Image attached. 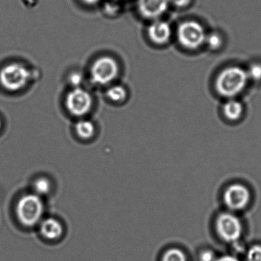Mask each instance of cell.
Segmentation results:
<instances>
[{
	"label": "cell",
	"mask_w": 261,
	"mask_h": 261,
	"mask_svg": "<svg viewBox=\"0 0 261 261\" xmlns=\"http://www.w3.org/2000/svg\"><path fill=\"white\" fill-rule=\"evenodd\" d=\"M250 82L247 70L239 66L226 67L215 79V87L221 97L235 98L247 88Z\"/></svg>",
	"instance_id": "1"
},
{
	"label": "cell",
	"mask_w": 261,
	"mask_h": 261,
	"mask_svg": "<svg viewBox=\"0 0 261 261\" xmlns=\"http://www.w3.org/2000/svg\"><path fill=\"white\" fill-rule=\"evenodd\" d=\"M16 216L25 227H31L40 222L44 214V204L40 196L29 194L21 197L16 207Z\"/></svg>",
	"instance_id": "2"
},
{
	"label": "cell",
	"mask_w": 261,
	"mask_h": 261,
	"mask_svg": "<svg viewBox=\"0 0 261 261\" xmlns=\"http://www.w3.org/2000/svg\"><path fill=\"white\" fill-rule=\"evenodd\" d=\"M207 32L198 21L186 20L179 24L176 31L178 43L186 49L197 50L205 43Z\"/></svg>",
	"instance_id": "3"
},
{
	"label": "cell",
	"mask_w": 261,
	"mask_h": 261,
	"mask_svg": "<svg viewBox=\"0 0 261 261\" xmlns=\"http://www.w3.org/2000/svg\"><path fill=\"white\" fill-rule=\"evenodd\" d=\"M30 77V70L22 64H9L0 71V83L10 91L22 89L28 84Z\"/></svg>",
	"instance_id": "4"
},
{
	"label": "cell",
	"mask_w": 261,
	"mask_h": 261,
	"mask_svg": "<svg viewBox=\"0 0 261 261\" xmlns=\"http://www.w3.org/2000/svg\"><path fill=\"white\" fill-rule=\"evenodd\" d=\"M119 74V65L117 61L111 57L99 58L91 68L93 82L97 85H108L117 79Z\"/></svg>",
	"instance_id": "5"
},
{
	"label": "cell",
	"mask_w": 261,
	"mask_h": 261,
	"mask_svg": "<svg viewBox=\"0 0 261 261\" xmlns=\"http://www.w3.org/2000/svg\"><path fill=\"white\" fill-rule=\"evenodd\" d=\"M216 230L220 238L227 243H235L242 234V224L233 214L223 213L216 221Z\"/></svg>",
	"instance_id": "6"
},
{
	"label": "cell",
	"mask_w": 261,
	"mask_h": 261,
	"mask_svg": "<svg viewBox=\"0 0 261 261\" xmlns=\"http://www.w3.org/2000/svg\"><path fill=\"white\" fill-rule=\"evenodd\" d=\"M93 100L91 94L81 88H73L65 99V106L70 114L75 117L86 115L92 107Z\"/></svg>",
	"instance_id": "7"
},
{
	"label": "cell",
	"mask_w": 261,
	"mask_h": 261,
	"mask_svg": "<svg viewBox=\"0 0 261 261\" xmlns=\"http://www.w3.org/2000/svg\"><path fill=\"white\" fill-rule=\"evenodd\" d=\"M250 192L245 186L233 184L226 189L224 195V201L227 207L232 210H241L250 201Z\"/></svg>",
	"instance_id": "8"
},
{
	"label": "cell",
	"mask_w": 261,
	"mask_h": 261,
	"mask_svg": "<svg viewBox=\"0 0 261 261\" xmlns=\"http://www.w3.org/2000/svg\"><path fill=\"white\" fill-rule=\"evenodd\" d=\"M169 0H138V10L146 19H160L170 7Z\"/></svg>",
	"instance_id": "9"
},
{
	"label": "cell",
	"mask_w": 261,
	"mask_h": 261,
	"mask_svg": "<svg viewBox=\"0 0 261 261\" xmlns=\"http://www.w3.org/2000/svg\"><path fill=\"white\" fill-rule=\"evenodd\" d=\"M151 42L157 45H164L170 41L172 36V28L169 22L161 19L152 20L147 30Z\"/></svg>",
	"instance_id": "10"
},
{
	"label": "cell",
	"mask_w": 261,
	"mask_h": 261,
	"mask_svg": "<svg viewBox=\"0 0 261 261\" xmlns=\"http://www.w3.org/2000/svg\"><path fill=\"white\" fill-rule=\"evenodd\" d=\"M40 233L47 240L56 241L63 235V225L56 218H47L41 222Z\"/></svg>",
	"instance_id": "11"
},
{
	"label": "cell",
	"mask_w": 261,
	"mask_h": 261,
	"mask_svg": "<svg viewBox=\"0 0 261 261\" xmlns=\"http://www.w3.org/2000/svg\"><path fill=\"white\" fill-rule=\"evenodd\" d=\"M222 113L224 117L230 121H238L242 118L244 114V107L236 98L227 99L222 106Z\"/></svg>",
	"instance_id": "12"
},
{
	"label": "cell",
	"mask_w": 261,
	"mask_h": 261,
	"mask_svg": "<svg viewBox=\"0 0 261 261\" xmlns=\"http://www.w3.org/2000/svg\"><path fill=\"white\" fill-rule=\"evenodd\" d=\"M75 131L80 138L88 140L94 137L95 126L90 120H82L76 123Z\"/></svg>",
	"instance_id": "13"
},
{
	"label": "cell",
	"mask_w": 261,
	"mask_h": 261,
	"mask_svg": "<svg viewBox=\"0 0 261 261\" xmlns=\"http://www.w3.org/2000/svg\"><path fill=\"white\" fill-rule=\"evenodd\" d=\"M224 42V37L221 33L218 32H212L207 33L204 45L212 51H218L222 48Z\"/></svg>",
	"instance_id": "14"
},
{
	"label": "cell",
	"mask_w": 261,
	"mask_h": 261,
	"mask_svg": "<svg viewBox=\"0 0 261 261\" xmlns=\"http://www.w3.org/2000/svg\"><path fill=\"white\" fill-rule=\"evenodd\" d=\"M107 96L111 101L115 103H121L124 101L127 97L126 90L120 85H114L108 89Z\"/></svg>",
	"instance_id": "15"
},
{
	"label": "cell",
	"mask_w": 261,
	"mask_h": 261,
	"mask_svg": "<svg viewBox=\"0 0 261 261\" xmlns=\"http://www.w3.org/2000/svg\"><path fill=\"white\" fill-rule=\"evenodd\" d=\"M33 189L36 195H48L51 189V184L48 178L45 177L37 178L33 184Z\"/></svg>",
	"instance_id": "16"
},
{
	"label": "cell",
	"mask_w": 261,
	"mask_h": 261,
	"mask_svg": "<svg viewBox=\"0 0 261 261\" xmlns=\"http://www.w3.org/2000/svg\"><path fill=\"white\" fill-rule=\"evenodd\" d=\"M163 261H187V257L182 250L178 248H172L164 253Z\"/></svg>",
	"instance_id": "17"
},
{
	"label": "cell",
	"mask_w": 261,
	"mask_h": 261,
	"mask_svg": "<svg viewBox=\"0 0 261 261\" xmlns=\"http://www.w3.org/2000/svg\"><path fill=\"white\" fill-rule=\"evenodd\" d=\"M247 73L249 79L252 82H261V62H255L250 64L247 68Z\"/></svg>",
	"instance_id": "18"
},
{
	"label": "cell",
	"mask_w": 261,
	"mask_h": 261,
	"mask_svg": "<svg viewBox=\"0 0 261 261\" xmlns=\"http://www.w3.org/2000/svg\"><path fill=\"white\" fill-rule=\"evenodd\" d=\"M247 261H261V246L255 245L250 247L247 252Z\"/></svg>",
	"instance_id": "19"
},
{
	"label": "cell",
	"mask_w": 261,
	"mask_h": 261,
	"mask_svg": "<svg viewBox=\"0 0 261 261\" xmlns=\"http://www.w3.org/2000/svg\"><path fill=\"white\" fill-rule=\"evenodd\" d=\"M82 82H83V76L81 73L73 72L68 77V82L74 88H80Z\"/></svg>",
	"instance_id": "20"
},
{
	"label": "cell",
	"mask_w": 261,
	"mask_h": 261,
	"mask_svg": "<svg viewBox=\"0 0 261 261\" xmlns=\"http://www.w3.org/2000/svg\"><path fill=\"white\" fill-rule=\"evenodd\" d=\"M170 5L175 8L185 9L189 7L193 2V0H169Z\"/></svg>",
	"instance_id": "21"
},
{
	"label": "cell",
	"mask_w": 261,
	"mask_h": 261,
	"mask_svg": "<svg viewBox=\"0 0 261 261\" xmlns=\"http://www.w3.org/2000/svg\"><path fill=\"white\" fill-rule=\"evenodd\" d=\"M200 261H215L216 257H215V253L211 250H204L200 255Z\"/></svg>",
	"instance_id": "22"
},
{
	"label": "cell",
	"mask_w": 261,
	"mask_h": 261,
	"mask_svg": "<svg viewBox=\"0 0 261 261\" xmlns=\"http://www.w3.org/2000/svg\"><path fill=\"white\" fill-rule=\"evenodd\" d=\"M215 261H240L238 258L233 256H223L216 259Z\"/></svg>",
	"instance_id": "23"
},
{
	"label": "cell",
	"mask_w": 261,
	"mask_h": 261,
	"mask_svg": "<svg viewBox=\"0 0 261 261\" xmlns=\"http://www.w3.org/2000/svg\"><path fill=\"white\" fill-rule=\"evenodd\" d=\"M99 1H100V0H82V2H83L84 4L90 6L95 5Z\"/></svg>",
	"instance_id": "24"
},
{
	"label": "cell",
	"mask_w": 261,
	"mask_h": 261,
	"mask_svg": "<svg viewBox=\"0 0 261 261\" xmlns=\"http://www.w3.org/2000/svg\"><path fill=\"white\" fill-rule=\"evenodd\" d=\"M1 126H2V123H1V120H0V129H1Z\"/></svg>",
	"instance_id": "25"
}]
</instances>
